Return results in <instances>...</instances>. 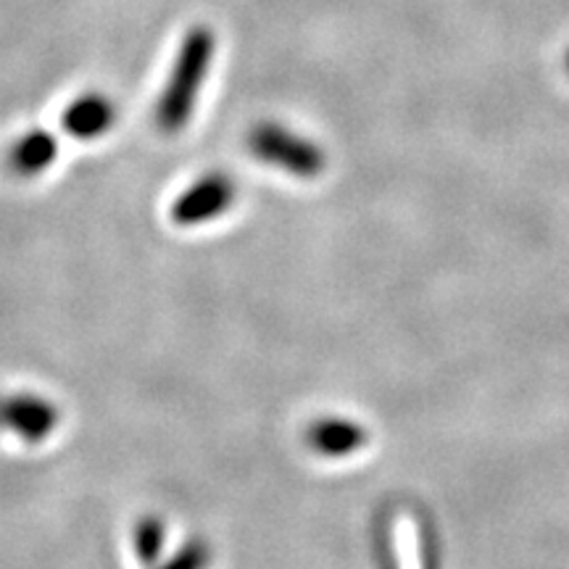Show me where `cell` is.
Listing matches in <instances>:
<instances>
[{
    "instance_id": "9c48e42d",
    "label": "cell",
    "mask_w": 569,
    "mask_h": 569,
    "mask_svg": "<svg viewBox=\"0 0 569 569\" xmlns=\"http://www.w3.org/2000/svg\"><path fill=\"white\" fill-rule=\"evenodd\" d=\"M211 559L213 553L209 549V543L201 538H193L188 540V543H184L172 559L163 561L159 569H206L211 565Z\"/></svg>"
},
{
    "instance_id": "5b68a950",
    "label": "cell",
    "mask_w": 569,
    "mask_h": 569,
    "mask_svg": "<svg viewBox=\"0 0 569 569\" xmlns=\"http://www.w3.org/2000/svg\"><path fill=\"white\" fill-rule=\"evenodd\" d=\"M367 443V430L346 417L315 419L306 430V446L319 457L343 459Z\"/></svg>"
},
{
    "instance_id": "6da1fadb",
    "label": "cell",
    "mask_w": 569,
    "mask_h": 569,
    "mask_svg": "<svg viewBox=\"0 0 569 569\" xmlns=\"http://www.w3.org/2000/svg\"><path fill=\"white\" fill-rule=\"evenodd\" d=\"M213 53H217V38L209 27H193L184 34L174 67L169 71V80L163 84L159 103H156V124L161 132H182L193 119Z\"/></svg>"
},
{
    "instance_id": "52a82bcc",
    "label": "cell",
    "mask_w": 569,
    "mask_h": 569,
    "mask_svg": "<svg viewBox=\"0 0 569 569\" xmlns=\"http://www.w3.org/2000/svg\"><path fill=\"white\" fill-rule=\"evenodd\" d=\"M56 153H59V146L51 132L30 130L11 146L9 167L19 177H38L56 161Z\"/></svg>"
},
{
    "instance_id": "7a4b0ae2",
    "label": "cell",
    "mask_w": 569,
    "mask_h": 569,
    "mask_svg": "<svg viewBox=\"0 0 569 569\" xmlns=\"http://www.w3.org/2000/svg\"><path fill=\"white\" fill-rule=\"evenodd\" d=\"M246 142L248 151L261 163L301 177V180H315V177L325 172L327 156L322 146L303 138L301 132L288 130L280 122H259L251 127Z\"/></svg>"
},
{
    "instance_id": "30bf717a",
    "label": "cell",
    "mask_w": 569,
    "mask_h": 569,
    "mask_svg": "<svg viewBox=\"0 0 569 569\" xmlns=\"http://www.w3.org/2000/svg\"><path fill=\"white\" fill-rule=\"evenodd\" d=\"M567 71H569V53H567Z\"/></svg>"
},
{
    "instance_id": "ba28073f",
    "label": "cell",
    "mask_w": 569,
    "mask_h": 569,
    "mask_svg": "<svg viewBox=\"0 0 569 569\" xmlns=\"http://www.w3.org/2000/svg\"><path fill=\"white\" fill-rule=\"evenodd\" d=\"M163 546V522L159 517H142L134 528V551L146 567L159 559Z\"/></svg>"
},
{
    "instance_id": "8992f818",
    "label": "cell",
    "mask_w": 569,
    "mask_h": 569,
    "mask_svg": "<svg viewBox=\"0 0 569 569\" xmlns=\"http://www.w3.org/2000/svg\"><path fill=\"white\" fill-rule=\"evenodd\" d=\"M117 122V106L103 92H84L63 111L61 127L77 140H96Z\"/></svg>"
},
{
    "instance_id": "3957f363",
    "label": "cell",
    "mask_w": 569,
    "mask_h": 569,
    "mask_svg": "<svg viewBox=\"0 0 569 569\" xmlns=\"http://www.w3.org/2000/svg\"><path fill=\"white\" fill-rule=\"evenodd\" d=\"M238 198V184L224 172L203 174L190 184L172 206V222L180 227H196L219 219Z\"/></svg>"
},
{
    "instance_id": "277c9868",
    "label": "cell",
    "mask_w": 569,
    "mask_h": 569,
    "mask_svg": "<svg viewBox=\"0 0 569 569\" xmlns=\"http://www.w3.org/2000/svg\"><path fill=\"white\" fill-rule=\"evenodd\" d=\"M59 409L51 398L34 393L0 396V430L11 432L24 443H42L59 427Z\"/></svg>"
}]
</instances>
